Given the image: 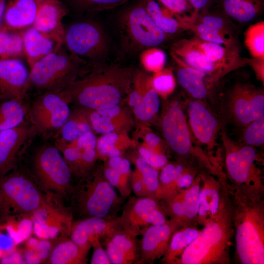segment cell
I'll return each instance as SVG.
<instances>
[{"mask_svg":"<svg viewBox=\"0 0 264 264\" xmlns=\"http://www.w3.org/2000/svg\"><path fill=\"white\" fill-rule=\"evenodd\" d=\"M64 89L44 92L33 102L27 114L35 132L59 131L70 115Z\"/></svg>","mask_w":264,"mask_h":264,"instance_id":"14","label":"cell"},{"mask_svg":"<svg viewBox=\"0 0 264 264\" xmlns=\"http://www.w3.org/2000/svg\"><path fill=\"white\" fill-rule=\"evenodd\" d=\"M244 42L252 58H264V22L250 25L244 32Z\"/></svg>","mask_w":264,"mask_h":264,"instance_id":"40","label":"cell"},{"mask_svg":"<svg viewBox=\"0 0 264 264\" xmlns=\"http://www.w3.org/2000/svg\"><path fill=\"white\" fill-rule=\"evenodd\" d=\"M89 119L93 130L98 133L106 134L114 130L110 119L100 115L97 111L90 113Z\"/></svg>","mask_w":264,"mask_h":264,"instance_id":"49","label":"cell"},{"mask_svg":"<svg viewBox=\"0 0 264 264\" xmlns=\"http://www.w3.org/2000/svg\"><path fill=\"white\" fill-rule=\"evenodd\" d=\"M135 163L150 197L156 199L159 186L158 173L157 170L149 165L141 156L137 158Z\"/></svg>","mask_w":264,"mask_h":264,"instance_id":"45","label":"cell"},{"mask_svg":"<svg viewBox=\"0 0 264 264\" xmlns=\"http://www.w3.org/2000/svg\"><path fill=\"white\" fill-rule=\"evenodd\" d=\"M112 264H138L140 257V241L124 230L102 240Z\"/></svg>","mask_w":264,"mask_h":264,"instance_id":"25","label":"cell"},{"mask_svg":"<svg viewBox=\"0 0 264 264\" xmlns=\"http://www.w3.org/2000/svg\"><path fill=\"white\" fill-rule=\"evenodd\" d=\"M25 57L21 32L3 26L0 28V60Z\"/></svg>","mask_w":264,"mask_h":264,"instance_id":"36","label":"cell"},{"mask_svg":"<svg viewBox=\"0 0 264 264\" xmlns=\"http://www.w3.org/2000/svg\"><path fill=\"white\" fill-rule=\"evenodd\" d=\"M30 218L33 230L41 239L69 237L73 221L71 212L65 202L54 195L47 194L45 204Z\"/></svg>","mask_w":264,"mask_h":264,"instance_id":"15","label":"cell"},{"mask_svg":"<svg viewBox=\"0 0 264 264\" xmlns=\"http://www.w3.org/2000/svg\"><path fill=\"white\" fill-rule=\"evenodd\" d=\"M22 262L19 255L16 253L8 254L1 260V263L4 264H19L22 263Z\"/></svg>","mask_w":264,"mask_h":264,"instance_id":"57","label":"cell"},{"mask_svg":"<svg viewBox=\"0 0 264 264\" xmlns=\"http://www.w3.org/2000/svg\"><path fill=\"white\" fill-rule=\"evenodd\" d=\"M47 194L29 172L18 166L0 177V217H31L46 203Z\"/></svg>","mask_w":264,"mask_h":264,"instance_id":"5","label":"cell"},{"mask_svg":"<svg viewBox=\"0 0 264 264\" xmlns=\"http://www.w3.org/2000/svg\"><path fill=\"white\" fill-rule=\"evenodd\" d=\"M183 28L192 30L196 37L202 40L221 44L228 48L239 49L233 34L222 32L197 20L192 22H183Z\"/></svg>","mask_w":264,"mask_h":264,"instance_id":"34","label":"cell"},{"mask_svg":"<svg viewBox=\"0 0 264 264\" xmlns=\"http://www.w3.org/2000/svg\"><path fill=\"white\" fill-rule=\"evenodd\" d=\"M64 45L84 62H103L109 50L103 29L98 23L89 21L77 22L65 28Z\"/></svg>","mask_w":264,"mask_h":264,"instance_id":"11","label":"cell"},{"mask_svg":"<svg viewBox=\"0 0 264 264\" xmlns=\"http://www.w3.org/2000/svg\"><path fill=\"white\" fill-rule=\"evenodd\" d=\"M93 253L90 260L91 264H111L107 253L101 245L99 238L95 237L90 241Z\"/></svg>","mask_w":264,"mask_h":264,"instance_id":"50","label":"cell"},{"mask_svg":"<svg viewBox=\"0 0 264 264\" xmlns=\"http://www.w3.org/2000/svg\"><path fill=\"white\" fill-rule=\"evenodd\" d=\"M139 59L145 69L155 73L164 68L166 56L160 48L152 47L143 50L140 54Z\"/></svg>","mask_w":264,"mask_h":264,"instance_id":"44","label":"cell"},{"mask_svg":"<svg viewBox=\"0 0 264 264\" xmlns=\"http://www.w3.org/2000/svg\"><path fill=\"white\" fill-rule=\"evenodd\" d=\"M224 13L242 23L254 20L263 10L264 0H221Z\"/></svg>","mask_w":264,"mask_h":264,"instance_id":"31","label":"cell"},{"mask_svg":"<svg viewBox=\"0 0 264 264\" xmlns=\"http://www.w3.org/2000/svg\"><path fill=\"white\" fill-rule=\"evenodd\" d=\"M128 70L117 67L106 69L103 75H93L74 87L65 89L69 94H75L82 106L94 110L112 107L121 99V92L118 82L128 77Z\"/></svg>","mask_w":264,"mask_h":264,"instance_id":"9","label":"cell"},{"mask_svg":"<svg viewBox=\"0 0 264 264\" xmlns=\"http://www.w3.org/2000/svg\"><path fill=\"white\" fill-rule=\"evenodd\" d=\"M103 176L88 173L74 184L68 206L73 221L91 217L116 216L124 203Z\"/></svg>","mask_w":264,"mask_h":264,"instance_id":"3","label":"cell"},{"mask_svg":"<svg viewBox=\"0 0 264 264\" xmlns=\"http://www.w3.org/2000/svg\"><path fill=\"white\" fill-rule=\"evenodd\" d=\"M164 136L171 149L187 160V163H198L218 178L225 176L221 160L209 155L196 144L186 117L178 103L168 110L162 121Z\"/></svg>","mask_w":264,"mask_h":264,"instance_id":"4","label":"cell"},{"mask_svg":"<svg viewBox=\"0 0 264 264\" xmlns=\"http://www.w3.org/2000/svg\"><path fill=\"white\" fill-rule=\"evenodd\" d=\"M200 185L201 177L199 175L188 188L182 190L186 226L188 225V222L197 221Z\"/></svg>","mask_w":264,"mask_h":264,"instance_id":"38","label":"cell"},{"mask_svg":"<svg viewBox=\"0 0 264 264\" xmlns=\"http://www.w3.org/2000/svg\"><path fill=\"white\" fill-rule=\"evenodd\" d=\"M177 65L176 76L179 85L194 98L205 99L213 84L203 73L189 66L175 55L171 54Z\"/></svg>","mask_w":264,"mask_h":264,"instance_id":"26","label":"cell"},{"mask_svg":"<svg viewBox=\"0 0 264 264\" xmlns=\"http://www.w3.org/2000/svg\"><path fill=\"white\" fill-rule=\"evenodd\" d=\"M120 25L127 42L136 49L155 47L166 39L167 34L155 24L143 2L126 10Z\"/></svg>","mask_w":264,"mask_h":264,"instance_id":"12","label":"cell"},{"mask_svg":"<svg viewBox=\"0 0 264 264\" xmlns=\"http://www.w3.org/2000/svg\"><path fill=\"white\" fill-rule=\"evenodd\" d=\"M120 151L115 147L112 148L108 154V156L110 158L120 156Z\"/></svg>","mask_w":264,"mask_h":264,"instance_id":"60","label":"cell"},{"mask_svg":"<svg viewBox=\"0 0 264 264\" xmlns=\"http://www.w3.org/2000/svg\"><path fill=\"white\" fill-rule=\"evenodd\" d=\"M188 112L190 129L194 137L205 147L207 153L221 159L217 142L222 126L207 105L202 100L195 99L188 103Z\"/></svg>","mask_w":264,"mask_h":264,"instance_id":"16","label":"cell"},{"mask_svg":"<svg viewBox=\"0 0 264 264\" xmlns=\"http://www.w3.org/2000/svg\"><path fill=\"white\" fill-rule=\"evenodd\" d=\"M195 10L199 14L206 10L211 3L212 0H188Z\"/></svg>","mask_w":264,"mask_h":264,"instance_id":"55","label":"cell"},{"mask_svg":"<svg viewBox=\"0 0 264 264\" xmlns=\"http://www.w3.org/2000/svg\"><path fill=\"white\" fill-rule=\"evenodd\" d=\"M131 189L135 196L139 197H150L143 177L138 171L135 173L132 179Z\"/></svg>","mask_w":264,"mask_h":264,"instance_id":"53","label":"cell"},{"mask_svg":"<svg viewBox=\"0 0 264 264\" xmlns=\"http://www.w3.org/2000/svg\"><path fill=\"white\" fill-rule=\"evenodd\" d=\"M123 230L117 215L104 218L91 217L74 220L70 233V239L82 248L89 251L90 241L95 237L103 240Z\"/></svg>","mask_w":264,"mask_h":264,"instance_id":"19","label":"cell"},{"mask_svg":"<svg viewBox=\"0 0 264 264\" xmlns=\"http://www.w3.org/2000/svg\"><path fill=\"white\" fill-rule=\"evenodd\" d=\"M140 156L150 166L156 169L163 167L168 163L167 157L160 153L141 148L139 151Z\"/></svg>","mask_w":264,"mask_h":264,"instance_id":"48","label":"cell"},{"mask_svg":"<svg viewBox=\"0 0 264 264\" xmlns=\"http://www.w3.org/2000/svg\"><path fill=\"white\" fill-rule=\"evenodd\" d=\"M53 246L47 259L50 264H85L88 251L76 244L69 237H60Z\"/></svg>","mask_w":264,"mask_h":264,"instance_id":"30","label":"cell"},{"mask_svg":"<svg viewBox=\"0 0 264 264\" xmlns=\"http://www.w3.org/2000/svg\"><path fill=\"white\" fill-rule=\"evenodd\" d=\"M224 150L223 167L226 180L240 188L264 193L262 171L258 164L262 159L254 147L231 139L224 130L220 135Z\"/></svg>","mask_w":264,"mask_h":264,"instance_id":"6","label":"cell"},{"mask_svg":"<svg viewBox=\"0 0 264 264\" xmlns=\"http://www.w3.org/2000/svg\"><path fill=\"white\" fill-rule=\"evenodd\" d=\"M200 231L189 225L176 231L172 236L168 249L162 257L161 262L165 264H176L185 249L197 237Z\"/></svg>","mask_w":264,"mask_h":264,"instance_id":"33","label":"cell"},{"mask_svg":"<svg viewBox=\"0 0 264 264\" xmlns=\"http://www.w3.org/2000/svg\"><path fill=\"white\" fill-rule=\"evenodd\" d=\"M46 193L68 201L75 183L73 174L61 152L55 146H40L35 151L29 172Z\"/></svg>","mask_w":264,"mask_h":264,"instance_id":"7","label":"cell"},{"mask_svg":"<svg viewBox=\"0 0 264 264\" xmlns=\"http://www.w3.org/2000/svg\"><path fill=\"white\" fill-rule=\"evenodd\" d=\"M146 140L151 147L155 148L160 142L159 137L154 133H150L146 135Z\"/></svg>","mask_w":264,"mask_h":264,"instance_id":"58","label":"cell"},{"mask_svg":"<svg viewBox=\"0 0 264 264\" xmlns=\"http://www.w3.org/2000/svg\"><path fill=\"white\" fill-rule=\"evenodd\" d=\"M180 221L170 219L163 224L152 225L142 234L138 264H151L166 254L174 233L184 227Z\"/></svg>","mask_w":264,"mask_h":264,"instance_id":"17","label":"cell"},{"mask_svg":"<svg viewBox=\"0 0 264 264\" xmlns=\"http://www.w3.org/2000/svg\"><path fill=\"white\" fill-rule=\"evenodd\" d=\"M159 107V94L153 86L146 91L141 101L133 106L136 116L144 121L151 119L157 112Z\"/></svg>","mask_w":264,"mask_h":264,"instance_id":"41","label":"cell"},{"mask_svg":"<svg viewBox=\"0 0 264 264\" xmlns=\"http://www.w3.org/2000/svg\"><path fill=\"white\" fill-rule=\"evenodd\" d=\"M27 110L22 100L0 101V131L16 127L24 122Z\"/></svg>","mask_w":264,"mask_h":264,"instance_id":"35","label":"cell"},{"mask_svg":"<svg viewBox=\"0 0 264 264\" xmlns=\"http://www.w3.org/2000/svg\"><path fill=\"white\" fill-rule=\"evenodd\" d=\"M68 9L59 0H38V9L32 26L64 45L65 28L63 23Z\"/></svg>","mask_w":264,"mask_h":264,"instance_id":"24","label":"cell"},{"mask_svg":"<svg viewBox=\"0 0 264 264\" xmlns=\"http://www.w3.org/2000/svg\"><path fill=\"white\" fill-rule=\"evenodd\" d=\"M247 65H249L254 70L258 80L264 84V58H247Z\"/></svg>","mask_w":264,"mask_h":264,"instance_id":"54","label":"cell"},{"mask_svg":"<svg viewBox=\"0 0 264 264\" xmlns=\"http://www.w3.org/2000/svg\"><path fill=\"white\" fill-rule=\"evenodd\" d=\"M196 174L193 169L186 168L176 180L173 188L172 195L179 190L188 188L193 182Z\"/></svg>","mask_w":264,"mask_h":264,"instance_id":"51","label":"cell"},{"mask_svg":"<svg viewBox=\"0 0 264 264\" xmlns=\"http://www.w3.org/2000/svg\"><path fill=\"white\" fill-rule=\"evenodd\" d=\"M59 131V138L55 145L58 146L73 142L86 132H91V126L80 116L68 119Z\"/></svg>","mask_w":264,"mask_h":264,"instance_id":"37","label":"cell"},{"mask_svg":"<svg viewBox=\"0 0 264 264\" xmlns=\"http://www.w3.org/2000/svg\"><path fill=\"white\" fill-rule=\"evenodd\" d=\"M197 237L185 249L176 264H227L234 235L229 203L206 224Z\"/></svg>","mask_w":264,"mask_h":264,"instance_id":"2","label":"cell"},{"mask_svg":"<svg viewBox=\"0 0 264 264\" xmlns=\"http://www.w3.org/2000/svg\"><path fill=\"white\" fill-rule=\"evenodd\" d=\"M151 83L158 94L163 96L171 93L176 87L175 77L172 69L169 68H163L155 72Z\"/></svg>","mask_w":264,"mask_h":264,"instance_id":"46","label":"cell"},{"mask_svg":"<svg viewBox=\"0 0 264 264\" xmlns=\"http://www.w3.org/2000/svg\"><path fill=\"white\" fill-rule=\"evenodd\" d=\"M118 139L115 133H106L99 138L97 143V148L99 153L102 155H108L109 152L114 147Z\"/></svg>","mask_w":264,"mask_h":264,"instance_id":"52","label":"cell"},{"mask_svg":"<svg viewBox=\"0 0 264 264\" xmlns=\"http://www.w3.org/2000/svg\"><path fill=\"white\" fill-rule=\"evenodd\" d=\"M199 175L201 185L197 221L204 226L214 220L228 205L229 199L225 179H216L212 175Z\"/></svg>","mask_w":264,"mask_h":264,"instance_id":"18","label":"cell"},{"mask_svg":"<svg viewBox=\"0 0 264 264\" xmlns=\"http://www.w3.org/2000/svg\"><path fill=\"white\" fill-rule=\"evenodd\" d=\"M38 9V0H8L3 20L5 27L19 30L32 26Z\"/></svg>","mask_w":264,"mask_h":264,"instance_id":"28","label":"cell"},{"mask_svg":"<svg viewBox=\"0 0 264 264\" xmlns=\"http://www.w3.org/2000/svg\"><path fill=\"white\" fill-rule=\"evenodd\" d=\"M185 168L180 164H167L163 167L159 178V186L155 198L156 200H163L172 195L175 182Z\"/></svg>","mask_w":264,"mask_h":264,"instance_id":"39","label":"cell"},{"mask_svg":"<svg viewBox=\"0 0 264 264\" xmlns=\"http://www.w3.org/2000/svg\"><path fill=\"white\" fill-rule=\"evenodd\" d=\"M6 2V0H0V25L3 20Z\"/></svg>","mask_w":264,"mask_h":264,"instance_id":"59","label":"cell"},{"mask_svg":"<svg viewBox=\"0 0 264 264\" xmlns=\"http://www.w3.org/2000/svg\"><path fill=\"white\" fill-rule=\"evenodd\" d=\"M75 145L56 146L61 152L73 176L79 179L89 173L95 157L96 139L91 132L75 140Z\"/></svg>","mask_w":264,"mask_h":264,"instance_id":"22","label":"cell"},{"mask_svg":"<svg viewBox=\"0 0 264 264\" xmlns=\"http://www.w3.org/2000/svg\"><path fill=\"white\" fill-rule=\"evenodd\" d=\"M192 38L203 54L213 62L226 66L232 71L247 65V58L240 55L239 49L205 41L196 36Z\"/></svg>","mask_w":264,"mask_h":264,"instance_id":"29","label":"cell"},{"mask_svg":"<svg viewBox=\"0 0 264 264\" xmlns=\"http://www.w3.org/2000/svg\"><path fill=\"white\" fill-rule=\"evenodd\" d=\"M225 186L232 210L238 259L242 264H264L263 194L242 189L226 180Z\"/></svg>","mask_w":264,"mask_h":264,"instance_id":"1","label":"cell"},{"mask_svg":"<svg viewBox=\"0 0 264 264\" xmlns=\"http://www.w3.org/2000/svg\"><path fill=\"white\" fill-rule=\"evenodd\" d=\"M35 132L25 122L11 129L0 131V177L18 166L22 151Z\"/></svg>","mask_w":264,"mask_h":264,"instance_id":"21","label":"cell"},{"mask_svg":"<svg viewBox=\"0 0 264 264\" xmlns=\"http://www.w3.org/2000/svg\"><path fill=\"white\" fill-rule=\"evenodd\" d=\"M119 217L124 231L131 235H142L149 226L163 224L169 220L159 200L151 197L130 196L122 207Z\"/></svg>","mask_w":264,"mask_h":264,"instance_id":"13","label":"cell"},{"mask_svg":"<svg viewBox=\"0 0 264 264\" xmlns=\"http://www.w3.org/2000/svg\"><path fill=\"white\" fill-rule=\"evenodd\" d=\"M63 46L30 67L28 89L32 86L44 92L58 91L70 85L79 67L85 62Z\"/></svg>","mask_w":264,"mask_h":264,"instance_id":"8","label":"cell"},{"mask_svg":"<svg viewBox=\"0 0 264 264\" xmlns=\"http://www.w3.org/2000/svg\"><path fill=\"white\" fill-rule=\"evenodd\" d=\"M21 33L24 56L30 67L44 56L62 46L52 38L33 26L24 29Z\"/></svg>","mask_w":264,"mask_h":264,"instance_id":"27","label":"cell"},{"mask_svg":"<svg viewBox=\"0 0 264 264\" xmlns=\"http://www.w3.org/2000/svg\"><path fill=\"white\" fill-rule=\"evenodd\" d=\"M144 6L157 26L166 34L184 30L183 22L156 0H145Z\"/></svg>","mask_w":264,"mask_h":264,"instance_id":"32","label":"cell"},{"mask_svg":"<svg viewBox=\"0 0 264 264\" xmlns=\"http://www.w3.org/2000/svg\"><path fill=\"white\" fill-rule=\"evenodd\" d=\"M120 110V108L115 106L110 108L99 109L96 111L100 115L111 119L117 115L119 113Z\"/></svg>","mask_w":264,"mask_h":264,"instance_id":"56","label":"cell"},{"mask_svg":"<svg viewBox=\"0 0 264 264\" xmlns=\"http://www.w3.org/2000/svg\"><path fill=\"white\" fill-rule=\"evenodd\" d=\"M29 75L21 59L0 60V101L22 100L28 90Z\"/></svg>","mask_w":264,"mask_h":264,"instance_id":"23","label":"cell"},{"mask_svg":"<svg viewBox=\"0 0 264 264\" xmlns=\"http://www.w3.org/2000/svg\"><path fill=\"white\" fill-rule=\"evenodd\" d=\"M241 143L258 147L264 143V116L260 117L242 128Z\"/></svg>","mask_w":264,"mask_h":264,"instance_id":"42","label":"cell"},{"mask_svg":"<svg viewBox=\"0 0 264 264\" xmlns=\"http://www.w3.org/2000/svg\"><path fill=\"white\" fill-rule=\"evenodd\" d=\"M75 7L85 11H98L113 8L128 0H68Z\"/></svg>","mask_w":264,"mask_h":264,"instance_id":"47","label":"cell"},{"mask_svg":"<svg viewBox=\"0 0 264 264\" xmlns=\"http://www.w3.org/2000/svg\"><path fill=\"white\" fill-rule=\"evenodd\" d=\"M219 111L222 121L242 128L264 115V93L248 83H235L221 98Z\"/></svg>","mask_w":264,"mask_h":264,"instance_id":"10","label":"cell"},{"mask_svg":"<svg viewBox=\"0 0 264 264\" xmlns=\"http://www.w3.org/2000/svg\"><path fill=\"white\" fill-rule=\"evenodd\" d=\"M172 54L189 66L203 73L213 84L232 70L210 60L197 46L192 38L181 39L171 47Z\"/></svg>","mask_w":264,"mask_h":264,"instance_id":"20","label":"cell"},{"mask_svg":"<svg viewBox=\"0 0 264 264\" xmlns=\"http://www.w3.org/2000/svg\"><path fill=\"white\" fill-rule=\"evenodd\" d=\"M182 22H192L198 13L188 0H156Z\"/></svg>","mask_w":264,"mask_h":264,"instance_id":"43","label":"cell"}]
</instances>
